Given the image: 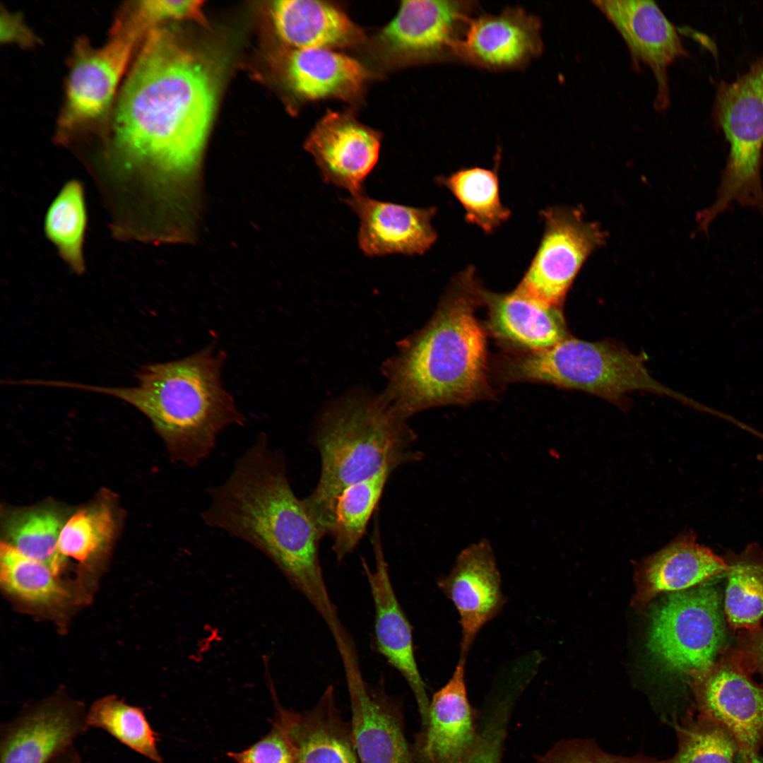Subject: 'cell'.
Masks as SVG:
<instances>
[{"instance_id":"1","label":"cell","mask_w":763,"mask_h":763,"mask_svg":"<svg viewBox=\"0 0 763 763\" xmlns=\"http://www.w3.org/2000/svg\"><path fill=\"white\" fill-rule=\"evenodd\" d=\"M215 100L205 62L167 29L151 28L120 91L103 158L90 170L104 201L158 209L175 204L180 189L189 194Z\"/></svg>"},{"instance_id":"2","label":"cell","mask_w":763,"mask_h":763,"mask_svg":"<svg viewBox=\"0 0 763 763\" xmlns=\"http://www.w3.org/2000/svg\"><path fill=\"white\" fill-rule=\"evenodd\" d=\"M201 514L210 527L244 540L266 554L305 596L329 629L341 623L324 579L323 537L290 487L285 458L261 433L231 473L208 490Z\"/></svg>"},{"instance_id":"3","label":"cell","mask_w":763,"mask_h":763,"mask_svg":"<svg viewBox=\"0 0 763 763\" xmlns=\"http://www.w3.org/2000/svg\"><path fill=\"white\" fill-rule=\"evenodd\" d=\"M480 287L473 267L459 273L430 321L385 363L388 386L381 396L405 419L490 395L486 334L475 314Z\"/></svg>"},{"instance_id":"4","label":"cell","mask_w":763,"mask_h":763,"mask_svg":"<svg viewBox=\"0 0 763 763\" xmlns=\"http://www.w3.org/2000/svg\"><path fill=\"white\" fill-rule=\"evenodd\" d=\"M225 358V352L210 345L179 360L142 367L136 386L65 381H58L57 386L106 394L131 404L150 421L172 461L194 467L209 456L222 430L245 422L222 384Z\"/></svg>"},{"instance_id":"5","label":"cell","mask_w":763,"mask_h":763,"mask_svg":"<svg viewBox=\"0 0 763 763\" xmlns=\"http://www.w3.org/2000/svg\"><path fill=\"white\" fill-rule=\"evenodd\" d=\"M382 396L353 394L320 415L314 441L321 459L314 490L302 499L323 536L327 535L335 501L348 486L387 466L418 461L411 449L415 434Z\"/></svg>"},{"instance_id":"6","label":"cell","mask_w":763,"mask_h":763,"mask_svg":"<svg viewBox=\"0 0 763 763\" xmlns=\"http://www.w3.org/2000/svg\"><path fill=\"white\" fill-rule=\"evenodd\" d=\"M644 355L610 341L568 337L548 348L511 356L502 365L508 381H530L586 391L615 404L634 391L666 395L692 403L651 377Z\"/></svg>"},{"instance_id":"7","label":"cell","mask_w":763,"mask_h":763,"mask_svg":"<svg viewBox=\"0 0 763 763\" xmlns=\"http://www.w3.org/2000/svg\"><path fill=\"white\" fill-rule=\"evenodd\" d=\"M713 118L730 150L716 201L699 215L705 225L733 201L763 208V57L735 81L718 84Z\"/></svg>"},{"instance_id":"8","label":"cell","mask_w":763,"mask_h":763,"mask_svg":"<svg viewBox=\"0 0 763 763\" xmlns=\"http://www.w3.org/2000/svg\"><path fill=\"white\" fill-rule=\"evenodd\" d=\"M147 33L126 5L103 45L93 47L85 37L76 42L57 122V143H70L79 132L107 116L131 57Z\"/></svg>"},{"instance_id":"9","label":"cell","mask_w":763,"mask_h":763,"mask_svg":"<svg viewBox=\"0 0 763 763\" xmlns=\"http://www.w3.org/2000/svg\"><path fill=\"white\" fill-rule=\"evenodd\" d=\"M725 619L711 582L673 592L653 611L649 649L667 668L691 678L716 661L726 637Z\"/></svg>"},{"instance_id":"10","label":"cell","mask_w":763,"mask_h":763,"mask_svg":"<svg viewBox=\"0 0 763 763\" xmlns=\"http://www.w3.org/2000/svg\"><path fill=\"white\" fill-rule=\"evenodd\" d=\"M474 1L407 0L372 40L380 64L396 69L454 57L471 20Z\"/></svg>"},{"instance_id":"11","label":"cell","mask_w":763,"mask_h":763,"mask_svg":"<svg viewBox=\"0 0 763 763\" xmlns=\"http://www.w3.org/2000/svg\"><path fill=\"white\" fill-rule=\"evenodd\" d=\"M735 649L690 678L697 716L723 728L743 763H755L763 749V685L756 683Z\"/></svg>"},{"instance_id":"12","label":"cell","mask_w":763,"mask_h":763,"mask_svg":"<svg viewBox=\"0 0 763 763\" xmlns=\"http://www.w3.org/2000/svg\"><path fill=\"white\" fill-rule=\"evenodd\" d=\"M538 249L514 290L548 305L560 307L586 258L604 242L599 226L577 209L551 207Z\"/></svg>"},{"instance_id":"13","label":"cell","mask_w":763,"mask_h":763,"mask_svg":"<svg viewBox=\"0 0 763 763\" xmlns=\"http://www.w3.org/2000/svg\"><path fill=\"white\" fill-rule=\"evenodd\" d=\"M84 706L62 694L30 705L0 730V763H49L89 728Z\"/></svg>"},{"instance_id":"14","label":"cell","mask_w":763,"mask_h":763,"mask_svg":"<svg viewBox=\"0 0 763 763\" xmlns=\"http://www.w3.org/2000/svg\"><path fill=\"white\" fill-rule=\"evenodd\" d=\"M350 697V727L360 763H413L406 739L403 707L390 696L382 679H364L360 666L344 669Z\"/></svg>"},{"instance_id":"15","label":"cell","mask_w":763,"mask_h":763,"mask_svg":"<svg viewBox=\"0 0 763 763\" xmlns=\"http://www.w3.org/2000/svg\"><path fill=\"white\" fill-rule=\"evenodd\" d=\"M501 582L493 549L487 539L462 550L450 572L437 579V586L459 616L460 658H467L478 634L504 605Z\"/></svg>"},{"instance_id":"16","label":"cell","mask_w":763,"mask_h":763,"mask_svg":"<svg viewBox=\"0 0 763 763\" xmlns=\"http://www.w3.org/2000/svg\"><path fill=\"white\" fill-rule=\"evenodd\" d=\"M592 3L615 28L634 62L652 71L657 85L655 105L669 103L667 70L687 55L675 27L651 0H598Z\"/></svg>"},{"instance_id":"17","label":"cell","mask_w":763,"mask_h":763,"mask_svg":"<svg viewBox=\"0 0 763 763\" xmlns=\"http://www.w3.org/2000/svg\"><path fill=\"white\" fill-rule=\"evenodd\" d=\"M382 136L350 112L327 110L311 131L304 148L313 156L324 181L350 194L362 184L377 162Z\"/></svg>"},{"instance_id":"18","label":"cell","mask_w":763,"mask_h":763,"mask_svg":"<svg viewBox=\"0 0 763 763\" xmlns=\"http://www.w3.org/2000/svg\"><path fill=\"white\" fill-rule=\"evenodd\" d=\"M372 543L374 568L372 570L364 560L362 566L374 607L375 646L408 685L424 726L430 700L415 659L413 628L395 593L377 522Z\"/></svg>"},{"instance_id":"19","label":"cell","mask_w":763,"mask_h":763,"mask_svg":"<svg viewBox=\"0 0 763 763\" xmlns=\"http://www.w3.org/2000/svg\"><path fill=\"white\" fill-rule=\"evenodd\" d=\"M466 659L459 658L448 682L432 696L426 724L411 746L413 763H464L479 730L466 685Z\"/></svg>"},{"instance_id":"20","label":"cell","mask_w":763,"mask_h":763,"mask_svg":"<svg viewBox=\"0 0 763 763\" xmlns=\"http://www.w3.org/2000/svg\"><path fill=\"white\" fill-rule=\"evenodd\" d=\"M539 18L519 7L469 20L454 57L490 69L524 66L543 49Z\"/></svg>"},{"instance_id":"21","label":"cell","mask_w":763,"mask_h":763,"mask_svg":"<svg viewBox=\"0 0 763 763\" xmlns=\"http://www.w3.org/2000/svg\"><path fill=\"white\" fill-rule=\"evenodd\" d=\"M345 202L360 219L358 244L368 256L422 254L437 239L432 225L434 207L418 208L381 201L363 191L350 194Z\"/></svg>"},{"instance_id":"22","label":"cell","mask_w":763,"mask_h":763,"mask_svg":"<svg viewBox=\"0 0 763 763\" xmlns=\"http://www.w3.org/2000/svg\"><path fill=\"white\" fill-rule=\"evenodd\" d=\"M273 723L293 744L297 763H358L351 727L329 685L310 709L298 712L278 704Z\"/></svg>"},{"instance_id":"23","label":"cell","mask_w":763,"mask_h":763,"mask_svg":"<svg viewBox=\"0 0 763 763\" xmlns=\"http://www.w3.org/2000/svg\"><path fill=\"white\" fill-rule=\"evenodd\" d=\"M727 564L709 548L685 531L636 567L635 605H645L663 592L690 589L725 574Z\"/></svg>"},{"instance_id":"24","label":"cell","mask_w":763,"mask_h":763,"mask_svg":"<svg viewBox=\"0 0 763 763\" xmlns=\"http://www.w3.org/2000/svg\"><path fill=\"white\" fill-rule=\"evenodd\" d=\"M283 68L288 87L304 102L325 99L355 102L372 77L355 58L326 49L292 48Z\"/></svg>"},{"instance_id":"25","label":"cell","mask_w":763,"mask_h":763,"mask_svg":"<svg viewBox=\"0 0 763 763\" xmlns=\"http://www.w3.org/2000/svg\"><path fill=\"white\" fill-rule=\"evenodd\" d=\"M480 296L488 309L489 331L508 346L538 351L569 337L560 307L546 304L516 290L492 292L482 285Z\"/></svg>"},{"instance_id":"26","label":"cell","mask_w":763,"mask_h":763,"mask_svg":"<svg viewBox=\"0 0 763 763\" xmlns=\"http://www.w3.org/2000/svg\"><path fill=\"white\" fill-rule=\"evenodd\" d=\"M271 15L278 35L293 49L336 50L355 47L366 40L362 29L332 2L276 1Z\"/></svg>"},{"instance_id":"27","label":"cell","mask_w":763,"mask_h":763,"mask_svg":"<svg viewBox=\"0 0 763 763\" xmlns=\"http://www.w3.org/2000/svg\"><path fill=\"white\" fill-rule=\"evenodd\" d=\"M0 580L5 591L18 602L53 614L66 610L86 597L76 585L64 581L47 565L5 542L0 548Z\"/></svg>"},{"instance_id":"28","label":"cell","mask_w":763,"mask_h":763,"mask_svg":"<svg viewBox=\"0 0 763 763\" xmlns=\"http://www.w3.org/2000/svg\"><path fill=\"white\" fill-rule=\"evenodd\" d=\"M723 557L727 564L726 620L735 630L756 629L763 620V548L751 543L741 552Z\"/></svg>"},{"instance_id":"29","label":"cell","mask_w":763,"mask_h":763,"mask_svg":"<svg viewBox=\"0 0 763 763\" xmlns=\"http://www.w3.org/2000/svg\"><path fill=\"white\" fill-rule=\"evenodd\" d=\"M396 468L387 466L378 473L345 487L337 497L327 535L338 561L351 553L362 539L385 485Z\"/></svg>"},{"instance_id":"30","label":"cell","mask_w":763,"mask_h":763,"mask_svg":"<svg viewBox=\"0 0 763 763\" xmlns=\"http://www.w3.org/2000/svg\"><path fill=\"white\" fill-rule=\"evenodd\" d=\"M86 223L83 185L76 179L69 181L46 213L45 232L62 260L78 274L85 269L83 244Z\"/></svg>"},{"instance_id":"31","label":"cell","mask_w":763,"mask_h":763,"mask_svg":"<svg viewBox=\"0 0 763 763\" xmlns=\"http://www.w3.org/2000/svg\"><path fill=\"white\" fill-rule=\"evenodd\" d=\"M457 199L466 211V220L487 233L494 232L511 215L500 201L498 177L495 171L481 167L459 170L437 180Z\"/></svg>"},{"instance_id":"32","label":"cell","mask_w":763,"mask_h":763,"mask_svg":"<svg viewBox=\"0 0 763 763\" xmlns=\"http://www.w3.org/2000/svg\"><path fill=\"white\" fill-rule=\"evenodd\" d=\"M64 523L52 509L19 511L6 520L5 543L23 555L47 565L60 576L64 564L59 555L58 542Z\"/></svg>"},{"instance_id":"33","label":"cell","mask_w":763,"mask_h":763,"mask_svg":"<svg viewBox=\"0 0 763 763\" xmlns=\"http://www.w3.org/2000/svg\"><path fill=\"white\" fill-rule=\"evenodd\" d=\"M89 728L102 729L123 745L155 763L162 757L157 747V736L143 710L115 695L95 701L87 711Z\"/></svg>"},{"instance_id":"34","label":"cell","mask_w":763,"mask_h":763,"mask_svg":"<svg viewBox=\"0 0 763 763\" xmlns=\"http://www.w3.org/2000/svg\"><path fill=\"white\" fill-rule=\"evenodd\" d=\"M115 522L112 509L100 502L73 514L62 527L58 552L64 565L69 559L90 567L112 540Z\"/></svg>"},{"instance_id":"35","label":"cell","mask_w":763,"mask_h":763,"mask_svg":"<svg viewBox=\"0 0 763 763\" xmlns=\"http://www.w3.org/2000/svg\"><path fill=\"white\" fill-rule=\"evenodd\" d=\"M674 727L678 749L671 763H734L737 744L718 724L687 714L675 718Z\"/></svg>"},{"instance_id":"36","label":"cell","mask_w":763,"mask_h":763,"mask_svg":"<svg viewBox=\"0 0 763 763\" xmlns=\"http://www.w3.org/2000/svg\"><path fill=\"white\" fill-rule=\"evenodd\" d=\"M497 689L475 747L464 763H500L509 719L520 693L509 686Z\"/></svg>"},{"instance_id":"37","label":"cell","mask_w":763,"mask_h":763,"mask_svg":"<svg viewBox=\"0 0 763 763\" xmlns=\"http://www.w3.org/2000/svg\"><path fill=\"white\" fill-rule=\"evenodd\" d=\"M538 763H671L642 754L622 756L602 750L593 740L572 739L561 740L538 759Z\"/></svg>"},{"instance_id":"38","label":"cell","mask_w":763,"mask_h":763,"mask_svg":"<svg viewBox=\"0 0 763 763\" xmlns=\"http://www.w3.org/2000/svg\"><path fill=\"white\" fill-rule=\"evenodd\" d=\"M228 755L237 763H297L295 749L286 733L276 724L262 739L239 752Z\"/></svg>"},{"instance_id":"39","label":"cell","mask_w":763,"mask_h":763,"mask_svg":"<svg viewBox=\"0 0 763 763\" xmlns=\"http://www.w3.org/2000/svg\"><path fill=\"white\" fill-rule=\"evenodd\" d=\"M201 1L147 0L134 4L136 13L151 29L167 20L192 19L203 22Z\"/></svg>"},{"instance_id":"40","label":"cell","mask_w":763,"mask_h":763,"mask_svg":"<svg viewBox=\"0 0 763 763\" xmlns=\"http://www.w3.org/2000/svg\"><path fill=\"white\" fill-rule=\"evenodd\" d=\"M735 650L750 672H756L763 678V627L745 631L739 637Z\"/></svg>"},{"instance_id":"41","label":"cell","mask_w":763,"mask_h":763,"mask_svg":"<svg viewBox=\"0 0 763 763\" xmlns=\"http://www.w3.org/2000/svg\"><path fill=\"white\" fill-rule=\"evenodd\" d=\"M1 40L23 47L32 46L39 41L20 16L11 13L3 8L1 15Z\"/></svg>"},{"instance_id":"42","label":"cell","mask_w":763,"mask_h":763,"mask_svg":"<svg viewBox=\"0 0 763 763\" xmlns=\"http://www.w3.org/2000/svg\"><path fill=\"white\" fill-rule=\"evenodd\" d=\"M755 763H763V757L759 756L756 760Z\"/></svg>"}]
</instances>
